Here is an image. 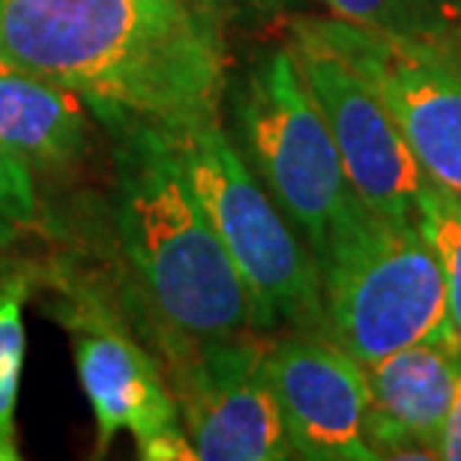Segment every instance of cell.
<instances>
[{
  "mask_svg": "<svg viewBox=\"0 0 461 461\" xmlns=\"http://www.w3.org/2000/svg\"><path fill=\"white\" fill-rule=\"evenodd\" d=\"M81 96L49 78L0 63V144L31 171L69 168L87 150Z\"/></svg>",
  "mask_w": 461,
  "mask_h": 461,
  "instance_id": "cell-12",
  "label": "cell"
},
{
  "mask_svg": "<svg viewBox=\"0 0 461 461\" xmlns=\"http://www.w3.org/2000/svg\"><path fill=\"white\" fill-rule=\"evenodd\" d=\"M117 156L120 261L162 348L255 330V306L171 135L126 126Z\"/></svg>",
  "mask_w": 461,
  "mask_h": 461,
  "instance_id": "cell-2",
  "label": "cell"
},
{
  "mask_svg": "<svg viewBox=\"0 0 461 461\" xmlns=\"http://www.w3.org/2000/svg\"><path fill=\"white\" fill-rule=\"evenodd\" d=\"M417 225L444 273L449 315L461 336V198L426 177L417 198Z\"/></svg>",
  "mask_w": 461,
  "mask_h": 461,
  "instance_id": "cell-15",
  "label": "cell"
},
{
  "mask_svg": "<svg viewBox=\"0 0 461 461\" xmlns=\"http://www.w3.org/2000/svg\"><path fill=\"white\" fill-rule=\"evenodd\" d=\"M458 4H461V0H458Z\"/></svg>",
  "mask_w": 461,
  "mask_h": 461,
  "instance_id": "cell-19",
  "label": "cell"
},
{
  "mask_svg": "<svg viewBox=\"0 0 461 461\" xmlns=\"http://www.w3.org/2000/svg\"><path fill=\"white\" fill-rule=\"evenodd\" d=\"M261 330L168 345V386L195 456L204 461L294 458L285 422L264 372Z\"/></svg>",
  "mask_w": 461,
  "mask_h": 461,
  "instance_id": "cell-7",
  "label": "cell"
},
{
  "mask_svg": "<svg viewBox=\"0 0 461 461\" xmlns=\"http://www.w3.org/2000/svg\"><path fill=\"white\" fill-rule=\"evenodd\" d=\"M318 24L384 99L426 177L461 198V31L408 40L339 18Z\"/></svg>",
  "mask_w": 461,
  "mask_h": 461,
  "instance_id": "cell-6",
  "label": "cell"
},
{
  "mask_svg": "<svg viewBox=\"0 0 461 461\" xmlns=\"http://www.w3.org/2000/svg\"><path fill=\"white\" fill-rule=\"evenodd\" d=\"M0 63L165 132L216 120L225 90L216 15L192 0H0Z\"/></svg>",
  "mask_w": 461,
  "mask_h": 461,
  "instance_id": "cell-1",
  "label": "cell"
},
{
  "mask_svg": "<svg viewBox=\"0 0 461 461\" xmlns=\"http://www.w3.org/2000/svg\"><path fill=\"white\" fill-rule=\"evenodd\" d=\"M291 51L327 120L357 195L381 216L417 219L426 171L402 138L384 99L330 42L318 18L291 22Z\"/></svg>",
  "mask_w": 461,
  "mask_h": 461,
  "instance_id": "cell-8",
  "label": "cell"
},
{
  "mask_svg": "<svg viewBox=\"0 0 461 461\" xmlns=\"http://www.w3.org/2000/svg\"><path fill=\"white\" fill-rule=\"evenodd\" d=\"M210 13H237V15H246V13H276V9H285L291 6L294 0H201Z\"/></svg>",
  "mask_w": 461,
  "mask_h": 461,
  "instance_id": "cell-18",
  "label": "cell"
},
{
  "mask_svg": "<svg viewBox=\"0 0 461 461\" xmlns=\"http://www.w3.org/2000/svg\"><path fill=\"white\" fill-rule=\"evenodd\" d=\"M234 117L240 153L318 264L330 237L363 198L350 186L339 147L291 45L267 51L246 72L234 94Z\"/></svg>",
  "mask_w": 461,
  "mask_h": 461,
  "instance_id": "cell-5",
  "label": "cell"
},
{
  "mask_svg": "<svg viewBox=\"0 0 461 461\" xmlns=\"http://www.w3.org/2000/svg\"><path fill=\"white\" fill-rule=\"evenodd\" d=\"M438 458L461 461V384H458V393H456V399H453V408H449V413H447L444 431H440Z\"/></svg>",
  "mask_w": 461,
  "mask_h": 461,
  "instance_id": "cell-17",
  "label": "cell"
},
{
  "mask_svg": "<svg viewBox=\"0 0 461 461\" xmlns=\"http://www.w3.org/2000/svg\"><path fill=\"white\" fill-rule=\"evenodd\" d=\"M264 372L294 458L375 461L366 438V368L324 333L294 330L267 345Z\"/></svg>",
  "mask_w": 461,
  "mask_h": 461,
  "instance_id": "cell-10",
  "label": "cell"
},
{
  "mask_svg": "<svg viewBox=\"0 0 461 461\" xmlns=\"http://www.w3.org/2000/svg\"><path fill=\"white\" fill-rule=\"evenodd\" d=\"M40 228V198L33 171L0 144V249L15 246Z\"/></svg>",
  "mask_w": 461,
  "mask_h": 461,
  "instance_id": "cell-16",
  "label": "cell"
},
{
  "mask_svg": "<svg viewBox=\"0 0 461 461\" xmlns=\"http://www.w3.org/2000/svg\"><path fill=\"white\" fill-rule=\"evenodd\" d=\"M45 282V273L31 264L13 267L0 276V461H18L15 404L24 368V303Z\"/></svg>",
  "mask_w": 461,
  "mask_h": 461,
  "instance_id": "cell-13",
  "label": "cell"
},
{
  "mask_svg": "<svg viewBox=\"0 0 461 461\" xmlns=\"http://www.w3.org/2000/svg\"><path fill=\"white\" fill-rule=\"evenodd\" d=\"M321 4L339 22L408 40H440L461 31L458 0H321Z\"/></svg>",
  "mask_w": 461,
  "mask_h": 461,
  "instance_id": "cell-14",
  "label": "cell"
},
{
  "mask_svg": "<svg viewBox=\"0 0 461 461\" xmlns=\"http://www.w3.org/2000/svg\"><path fill=\"white\" fill-rule=\"evenodd\" d=\"M54 318L67 327L78 381L96 420V456H105L120 431L135 447L180 429V413L159 359L141 345L103 288L63 276Z\"/></svg>",
  "mask_w": 461,
  "mask_h": 461,
  "instance_id": "cell-9",
  "label": "cell"
},
{
  "mask_svg": "<svg viewBox=\"0 0 461 461\" xmlns=\"http://www.w3.org/2000/svg\"><path fill=\"white\" fill-rule=\"evenodd\" d=\"M219 240L255 306V330L321 333V273L315 255L267 195L246 156L216 120L168 132Z\"/></svg>",
  "mask_w": 461,
  "mask_h": 461,
  "instance_id": "cell-4",
  "label": "cell"
},
{
  "mask_svg": "<svg viewBox=\"0 0 461 461\" xmlns=\"http://www.w3.org/2000/svg\"><path fill=\"white\" fill-rule=\"evenodd\" d=\"M321 333L359 363L393 350L461 345L447 282L417 219H390L359 204L318 258Z\"/></svg>",
  "mask_w": 461,
  "mask_h": 461,
  "instance_id": "cell-3",
  "label": "cell"
},
{
  "mask_svg": "<svg viewBox=\"0 0 461 461\" xmlns=\"http://www.w3.org/2000/svg\"><path fill=\"white\" fill-rule=\"evenodd\" d=\"M363 368L366 438L377 458H438L440 431L461 384V345H411Z\"/></svg>",
  "mask_w": 461,
  "mask_h": 461,
  "instance_id": "cell-11",
  "label": "cell"
}]
</instances>
